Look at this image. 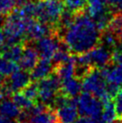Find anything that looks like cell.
Listing matches in <instances>:
<instances>
[{
  "label": "cell",
  "instance_id": "6da1fadb",
  "mask_svg": "<svg viewBox=\"0 0 122 123\" xmlns=\"http://www.w3.org/2000/svg\"><path fill=\"white\" fill-rule=\"evenodd\" d=\"M64 31L61 40L74 55L86 53L101 41L102 31L94 21L85 12L75 14L73 23Z\"/></svg>",
  "mask_w": 122,
  "mask_h": 123
},
{
  "label": "cell",
  "instance_id": "7a4b0ae2",
  "mask_svg": "<svg viewBox=\"0 0 122 123\" xmlns=\"http://www.w3.org/2000/svg\"><path fill=\"white\" fill-rule=\"evenodd\" d=\"M34 20V18L24 17L18 8H14L6 15L2 28L6 44H14L21 41L26 42L28 28Z\"/></svg>",
  "mask_w": 122,
  "mask_h": 123
},
{
  "label": "cell",
  "instance_id": "3957f363",
  "mask_svg": "<svg viewBox=\"0 0 122 123\" xmlns=\"http://www.w3.org/2000/svg\"><path fill=\"white\" fill-rule=\"evenodd\" d=\"M64 7L62 0H37L35 18L39 22L58 30V21L64 11Z\"/></svg>",
  "mask_w": 122,
  "mask_h": 123
},
{
  "label": "cell",
  "instance_id": "277c9868",
  "mask_svg": "<svg viewBox=\"0 0 122 123\" xmlns=\"http://www.w3.org/2000/svg\"><path fill=\"white\" fill-rule=\"evenodd\" d=\"M82 88L84 92H90L101 101L111 97L108 92L107 83L101 73V69L92 68L82 77Z\"/></svg>",
  "mask_w": 122,
  "mask_h": 123
},
{
  "label": "cell",
  "instance_id": "5b68a950",
  "mask_svg": "<svg viewBox=\"0 0 122 123\" xmlns=\"http://www.w3.org/2000/svg\"><path fill=\"white\" fill-rule=\"evenodd\" d=\"M62 81L56 73H52L49 76L41 79L38 83L39 100L47 106L52 107L56 95L60 91Z\"/></svg>",
  "mask_w": 122,
  "mask_h": 123
},
{
  "label": "cell",
  "instance_id": "8992f818",
  "mask_svg": "<svg viewBox=\"0 0 122 123\" xmlns=\"http://www.w3.org/2000/svg\"><path fill=\"white\" fill-rule=\"evenodd\" d=\"M87 14L95 22L98 29L103 31L108 27L111 17L106 0H87Z\"/></svg>",
  "mask_w": 122,
  "mask_h": 123
},
{
  "label": "cell",
  "instance_id": "52a82bcc",
  "mask_svg": "<svg viewBox=\"0 0 122 123\" xmlns=\"http://www.w3.org/2000/svg\"><path fill=\"white\" fill-rule=\"evenodd\" d=\"M78 112L82 116H87L92 119L101 117L102 111V102L92 93L84 92L77 99Z\"/></svg>",
  "mask_w": 122,
  "mask_h": 123
},
{
  "label": "cell",
  "instance_id": "ba28073f",
  "mask_svg": "<svg viewBox=\"0 0 122 123\" xmlns=\"http://www.w3.org/2000/svg\"><path fill=\"white\" fill-rule=\"evenodd\" d=\"M101 69L110 92H117L122 88V63H111Z\"/></svg>",
  "mask_w": 122,
  "mask_h": 123
},
{
  "label": "cell",
  "instance_id": "9c48e42d",
  "mask_svg": "<svg viewBox=\"0 0 122 123\" xmlns=\"http://www.w3.org/2000/svg\"><path fill=\"white\" fill-rule=\"evenodd\" d=\"M60 41L61 38L58 36V34L48 35L34 41V47L36 48L41 58L51 59L59 47Z\"/></svg>",
  "mask_w": 122,
  "mask_h": 123
},
{
  "label": "cell",
  "instance_id": "30bf717a",
  "mask_svg": "<svg viewBox=\"0 0 122 123\" xmlns=\"http://www.w3.org/2000/svg\"><path fill=\"white\" fill-rule=\"evenodd\" d=\"M56 116L58 123H74L78 118L77 100L71 98L67 103L56 108Z\"/></svg>",
  "mask_w": 122,
  "mask_h": 123
},
{
  "label": "cell",
  "instance_id": "8fae6325",
  "mask_svg": "<svg viewBox=\"0 0 122 123\" xmlns=\"http://www.w3.org/2000/svg\"><path fill=\"white\" fill-rule=\"evenodd\" d=\"M51 34H58V30L48 25V24L39 22L38 20H34L28 28L27 34H26V41H28L30 42H34L45 36Z\"/></svg>",
  "mask_w": 122,
  "mask_h": 123
},
{
  "label": "cell",
  "instance_id": "7c38bea8",
  "mask_svg": "<svg viewBox=\"0 0 122 123\" xmlns=\"http://www.w3.org/2000/svg\"><path fill=\"white\" fill-rule=\"evenodd\" d=\"M54 68L55 66L51 59L41 58V59H39L37 64L30 72L31 80L38 82L47 77L54 72Z\"/></svg>",
  "mask_w": 122,
  "mask_h": 123
},
{
  "label": "cell",
  "instance_id": "4fadbf2b",
  "mask_svg": "<svg viewBox=\"0 0 122 123\" xmlns=\"http://www.w3.org/2000/svg\"><path fill=\"white\" fill-rule=\"evenodd\" d=\"M39 53L35 47L32 46H24L23 54L19 59V68L30 73L31 69L33 68L35 65L39 61Z\"/></svg>",
  "mask_w": 122,
  "mask_h": 123
},
{
  "label": "cell",
  "instance_id": "5bb4252c",
  "mask_svg": "<svg viewBox=\"0 0 122 123\" xmlns=\"http://www.w3.org/2000/svg\"><path fill=\"white\" fill-rule=\"evenodd\" d=\"M6 83L14 92H20L31 83V77L29 72L23 69H18L9 76V79L6 81Z\"/></svg>",
  "mask_w": 122,
  "mask_h": 123
},
{
  "label": "cell",
  "instance_id": "9a60e30c",
  "mask_svg": "<svg viewBox=\"0 0 122 123\" xmlns=\"http://www.w3.org/2000/svg\"><path fill=\"white\" fill-rule=\"evenodd\" d=\"M75 68H76V61L74 54L67 59L66 61L55 65L54 73H56L60 78L61 81H65L67 79L74 77L75 75Z\"/></svg>",
  "mask_w": 122,
  "mask_h": 123
},
{
  "label": "cell",
  "instance_id": "2e32d148",
  "mask_svg": "<svg viewBox=\"0 0 122 123\" xmlns=\"http://www.w3.org/2000/svg\"><path fill=\"white\" fill-rule=\"evenodd\" d=\"M24 46H25V41H21L10 45L6 44V46H4L0 52V58L9 59L17 63L23 54Z\"/></svg>",
  "mask_w": 122,
  "mask_h": 123
},
{
  "label": "cell",
  "instance_id": "e0dca14e",
  "mask_svg": "<svg viewBox=\"0 0 122 123\" xmlns=\"http://www.w3.org/2000/svg\"><path fill=\"white\" fill-rule=\"evenodd\" d=\"M83 90L82 82L78 77L74 76L65 81H62L59 92L70 98H75Z\"/></svg>",
  "mask_w": 122,
  "mask_h": 123
},
{
  "label": "cell",
  "instance_id": "ac0fdd59",
  "mask_svg": "<svg viewBox=\"0 0 122 123\" xmlns=\"http://www.w3.org/2000/svg\"><path fill=\"white\" fill-rule=\"evenodd\" d=\"M22 110L13 102L8 99L0 101V114L9 119L17 120L20 116Z\"/></svg>",
  "mask_w": 122,
  "mask_h": 123
},
{
  "label": "cell",
  "instance_id": "d6986e66",
  "mask_svg": "<svg viewBox=\"0 0 122 123\" xmlns=\"http://www.w3.org/2000/svg\"><path fill=\"white\" fill-rule=\"evenodd\" d=\"M101 117L106 123H113L118 119L114 98L110 97L108 99L102 101V111Z\"/></svg>",
  "mask_w": 122,
  "mask_h": 123
},
{
  "label": "cell",
  "instance_id": "ffe728a7",
  "mask_svg": "<svg viewBox=\"0 0 122 123\" xmlns=\"http://www.w3.org/2000/svg\"><path fill=\"white\" fill-rule=\"evenodd\" d=\"M32 123H58L56 111L53 108L48 107L42 112L30 118Z\"/></svg>",
  "mask_w": 122,
  "mask_h": 123
},
{
  "label": "cell",
  "instance_id": "44dd1931",
  "mask_svg": "<svg viewBox=\"0 0 122 123\" xmlns=\"http://www.w3.org/2000/svg\"><path fill=\"white\" fill-rule=\"evenodd\" d=\"M101 44L102 46L106 47L109 49H114L118 47V43H119V39H118V35L113 33L112 31L110 30L106 29L103 31H102V35H101Z\"/></svg>",
  "mask_w": 122,
  "mask_h": 123
},
{
  "label": "cell",
  "instance_id": "7402d4cb",
  "mask_svg": "<svg viewBox=\"0 0 122 123\" xmlns=\"http://www.w3.org/2000/svg\"><path fill=\"white\" fill-rule=\"evenodd\" d=\"M12 101L16 104L22 111H30L36 103L28 99L23 92H16L12 95Z\"/></svg>",
  "mask_w": 122,
  "mask_h": 123
},
{
  "label": "cell",
  "instance_id": "603a6c76",
  "mask_svg": "<svg viewBox=\"0 0 122 123\" xmlns=\"http://www.w3.org/2000/svg\"><path fill=\"white\" fill-rule=\"evenodd\" d=\"M65 7L74 14L85 12L87 0H62Z\"/></svg>",
  "mask_w": 122,
  "mask_h": 123
},
{
  "label": "cell",
  "instance_id": "cb8c5ba5",
  "mask_svg": "<svg viewBox=\"0 0 122 123\" xmlns=\"http://www.w3.org/2000/svg\"><path fill=\"white\" fill-rule=\"evenodd\" d=\"M19 69V66L16 62L0 58V74L4 76H10L13 73Z\"/></svg>",
  "mask_w": 122,
  "mask_h": 123
},
{
  "label": "cell",
  "instance_id": "d4e9b609",
  "mask_svg": "<svg viewBox=\"0 0 122 123\" xmlns=\"http://www.w3.org/2000/svg\"><path fill=\"white\" fill-rule=\"evenodd\" d=\"M108 30L112 31L113 33L119 35L122 31V13L121 12H117L114 13L113 15L110 19L109 22Z\"/></svg>",
  "mask_w": 122,
  "mask_h": 123
},
{
  "label": "cell",
  "instance_id": "484cf974",
  "mask_svg": "<svg viewBox=\"0 0 122 123\" xmlns=\"http://www.w3.org/2000/svg\"><path fill=\"white\" fill-rule=\"evenodd\" d=\"M21 92L27 97L28 99L31 100L34 103H37V100L39 99V87L38 83L31 82L25 88H24Z\"/></svg>",
  "mask_w": 122,
  "mask_h": 123
},
{
  "label": "cell",
  "instance_id": "4316f807",
  "mask_svg": "<svg viewBox=\"0 0 122 123\" xmlns=\"http://www.w3.org/2000/svg\"><path fill=\"white\" fill-rule=\"evenodd\" d=\"M16 0H0V14L2 16L8 15L15 8Z\"/></svg>",
  "mask_w": 122,
  "mask_h": 123
},
{
  "label": "cell",
  "instance_id": "83f0119b",
  "mask_svg": "<svg viewBox=\"0 0 122 123\" xmlns=\"http://www.w3.org/2000/svg\"><path fill=\"white\" fill-rule=\"evenodd\" d=\"M114 103L118 119L122 120V88H120L114 97Z\"/></svg>",
  "mask_w": 122,
  "mask_h": 123
},
{
  "label": "cell",
  "instance_id": "f1b7e54d",
  "mask_svg": "<svg viewBox=\"0 0 122 123\" xmlns=\"http://www.w3.org/2000/svg\"><path fill=\"white\" fill-rule=\"evenodd\" d=\"M107 3L114 13L122 11V0H107Z\"/></svg>",
  "mask_w": 122,
  "mask_h": 123
},
{
  "label": "cell",
  "instance_id": "f546056e",
  "mask_svg": "<svg viewBox=\"0 0 122 123\" xmlns=\"http://www.w3.org/2000/svg\"><path fill=\"white\" fill-rule=\"evenodd\" d=\"M111 63H122V48H116L112 50Z\"/></svg>",
  "mask_w": 122,
  "mask_h": 123
},
{
  "label": "cell",
  "instance_id": "4dcf8cb0",
  "mask_svg": "<svg viewBox=\"0 0 122 123\" xmlns=\"http://www.w3.org/2000/svg\"><path fill=\"white\" fill-rule=\"evenodd\" d=\"M74 123H94L93 119L87 116H81L77 118Z\"/></svg>",
  "mask_w": 122,
  "mask_h": 123
},
{
  "label": "cell",
  "instance_id": "1f68e13d",
  "mask_svg": "<svg viewBox=\"0 0 122 123\" xmlns=\"http://www.w3.org/2000/svg\"><path fill=\"white\" fill-rule=\"evenodd\" d=\"M0 123H18L17 120H14L13 119H9L7 117L0 114Z\"/></svg>",
  "mask_w": 122,
  "mask_h": 123
},
{
  "label": "cell",
  "instance_id": "d6a6232c",
  "mask_svg": "<svg viewBox=\"0 0 122 123\" xmlns=\"http://www.w3.org/2000/svg\"><path fill=\"white\" fill-rule=\"evenodd\" d=\"M6 41V38H5V34L2 29H0V52L2 50V49L4 47V42Z\"/></svg>",
  "mask_w": 122,
  "mask_h": 123
},
{
  "label": "cell",
  "instance_id": "836d02e7",
  "mask_svg": "<svg viewBox=\"0 0 122 123\" xmlns=\"http://www.w3.org/2000/svg\"><path fill=\"white\" fill-rule=\"evenodd\" d=\"M5 82H6L5 76H4L3 75H1V74H0V87H1V86H2L4 84H5Z\"/></svg>",
  "mask_w": 122,
  "mask_h": 123
},
{
  "label": "cell",
  "instance_id": "e575fe53",
  "mask_svg": "<svg viewBox=\"0 0 122 123\" xmlns=\"http://www.w3.org/2000/svg\"><path fill=\"white\" fill-rule=\"evenodd\" d=\"M93 121H94V123H106L105 121L102 119V117H99L97 119H95V120H93Z\"/></svg>",
  "mask_w": 122,
  "mask_h": 123
},
{
  "label": "cell",
  "instance_id": "d590c367",
  "mask_svg": "<svg viewBox=\"0 0 122 123\" xmlns=\"http://www.w3.org/2000/svg\"><path fill=\"white\" fill-rule=\"evenodd\" d=\"M118 39H119V43L120 44V46H121L122 48V31L118 35Z\"/></svg>",
  "mask_w": 122,
  "mask_h": 123
},
{
  "label": "cell",
  "instance_id": "8d00e7d4",
  "mask_svg": "<svg viewBox=\"0 0 122 123\" xmlns=\"http://www.w3.org/2000/svg\"><path fill=\"white\" fill-rule=\"evenodd\" d=\"M27 1H30V0H16V2L18 5H23V4H24L25 2H27Z\"/></svg>",
  "mask_w": 122,
  "mask_h": 123
},
{
  "label": "cell",
  "instance_id": "74e56055",
  "mask_svg": "<svg viewBox=\"0 0 122 123\" xmlns=\"http://www.w3.org/2000/svg\"><path fill=\"white\" fill-rule=\"evenodd\" d=\"M18 123H32V122H27V121H23V122H18Z\"/></svg>",
  "mask_w": 122,
  "mask_h": 123
},
{
  "label": "cell",
  "instance_id": "f35d334b",
  "mask_svg": "<svg viewBox=\"0 0 122 123\" xmlns=\"http://www.w3.org/2000/svg\"><path fill=\"white\" fill-rule=\"evenodd\" d=\"M0 17H1V14H0Z\"/></svg>",
  "mask_w": 122,
  "mask_h": 123
},
{
  "label": "cell",
  "instance_id": "ab89813d",
  "mask_svg": "<svg viewBox=\"0 0 122 123\" xmlns=\"http://www.w3.org/2000/svg\"><path fill=\"white\" fill-rule=\"evenodd\" d=\"M106 1H107V0H106Z\"/></svg>",
  "mask_w": 122,
  "mask_h": 123
}]
</instances>
